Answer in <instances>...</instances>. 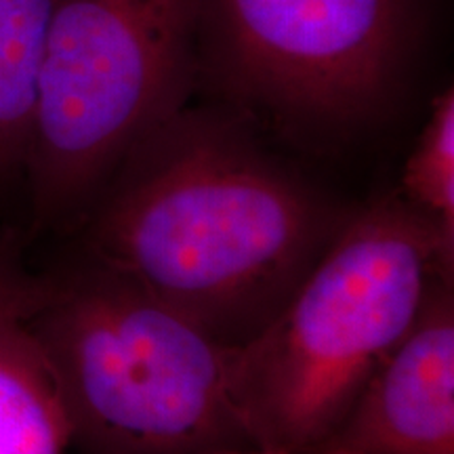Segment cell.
<instances>
[{
  "instance_id": "cell-5",
  "label": "cell",
  "mask_w": 454,
  "mask_h": 454,
  "mask_svg": "<svg viewBox=\"0 0 454 454\" xmlns=\"http://www.w3.org/2000/svg\"><path fill=\"white\" fill-rule=\"evenodd\" d=\"M202 0H51L24 190L74 231L124 156L200 82Z\"/></svg>"
},
{
  "instance_id": "cell-9",
  "label": "cell",
  "mask_w": 454,
  "mask_h": 454,
  "mask_svg": "<svg viewBox=\"0 0 454 454\" xmlns=\"http://www.w3.org/2000/svg\"><path fill=\"white\" fill-rule=\"evenodd\" d=\"M397 196L454 248V89L431 101V112L402 170Z\"/></svg>"
},
{
  "instance_id": "cell-10",
  "label": "cell",
  "mask_w": 454,
  "mask_h": 454,
  "mask_svg": "<svg viewBox=\"0 0 454 454\" xmlns=\"http://www.w3.org/2000/svg\"><path fill=\"white\" fill-rule=\"evenodd\" d=\"M34 280L36 276L21 265L15 248L7 240H0V299L26 291Z\"/></svg>"
},
{
  "instance_id": "cell-11",
  "label": "cell",
  "mask_w": 454,
  "mask_h": 454,
  "mask_svg": "<svg viewBox=\"0 0 454 454\" xmlns=\"http://www.w3.org/2000/svg\"><path fill=\"white\" fill-rule=\"evenodd\" d=\"M215 454H345L337 450H326V448H317V450H303V452H291V450H271V448H236V450H223Z\"/></svg>"
},
{
  "instance_id": "cell-6",
  "label": "cell",
  "mask_w": 454,
  "mask_h": 454,
  "mask_svg": "<svg viewBox=\"0 0 454 454\" xmlns=\"http://www.w3.org/2000/svg\"><path fill=\"white\" fill-rule=\"evenodd\" d=\"M322 448L345 454H454L452 280L440 278L431 286L417 320L379 362Z\"/></svg>"
},
{
  "instance_id": "cell-7",
  "label": "cell",
  "mask_w": 454,
  "mask_h": 454,
  "mask_svg": "<svg viewBox=\"0 0 454 454\" xmlns=\"http://www.w3.org/2000/svg\"><path fill=\"white\" fill-rule=\"evenodd\" d=\"M43 291L0 299V454H70L72 434L53 372L30 328Z\"/></svg>"
},
{
  "instance_id": "cell-2",
  "label": "cell",
  "mask_w": 454,
  "mask_h": 454,
  "mask_svg": "<svg viewBox=\"0 0 454 454\" xmlns=\"http://www.w3.org/2000/svg\"><path fill=\"white\" fill-rule=\"evenodd\" d=\"M452 263L454 248L397 194L351 213L270 325L238 345L234 397L251 444L325 446Z\"/></svg>"
},
{
  "instance_id": "cell-4",
  "label": "cell",
  "mask_w": 454,
  "mask_h": 454,
  "mask_svg": "<svg viewBox=\"0 0 454 454\" xmlns=\"http://www.w3.org/2000/svg\"><path fill=\"white\" fill-rule=\"evenodd\" d=\"M442 0H202L200 82L291 144L383 122L429 49Z\"/></svg>"
},
{
  "instance_id": "cell-3",
  "label": "cell",
  "mask_w": 454,
  "mask_h": 454,
  "mask_svg": "<svg viewBox=\"0 0 454 454\" xmlns=\"http://www.w3.org/2000/svg\"><path fill=\"white\" fill-rule=\"evenodd\" d=\"M81 454L251 448L234 397V345L82 259L43 276L30 314Z\"/></svg>"
},
{
  "instance_id": "cell-8",
  "label": "cell",
  "mask_w": 454,
  "mask_h": 454,
  "mask_svg": "<svg viewBox=\"0 0 454 454\" xmlns=\"http://www.w3.org/2000/svg\"><path fill=\"white\" fill-rule=\"evenodd\" d=\"M51 0H0V198L24 187Z\"/></svg>"
},
{
  "instance_id": "cell-1",
  "label": "cell",
  "mask_w": 454,
  "mask_h": 454,
  "mask_svg": "<svg viewBox=\"0 0 454 454\" xmlns=\"http://www.w3.org/2000/svg\"><path fill=\"white\" fill-rule=\"evenodd\" d=\"M349 215L215 101L187 104L145 135L74 231L82 259L238 348L270 325Z\"/></svg>"
}]
</instances>
